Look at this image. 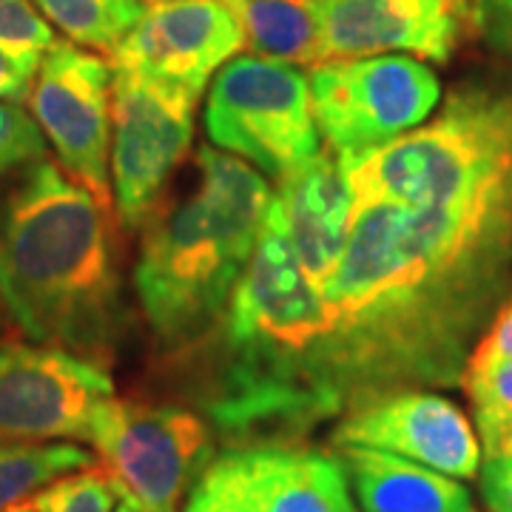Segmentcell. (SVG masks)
<instances>
[{
  "mask_svg": "<svg viewBox=\"0 0 512 512\" xmlns=\"http://www.w3.org/2000/svg\"><path fill=\"white\" fill-rule=\"evenodd\" d=\"M214 330H220L222 356L200 402L222 436L242 447L288 444L328 419L313 365L330 313L293 251L276 194L254 256Z\"/></svg>",
  "mask_w": 512,
  "mask_h": 512,
  "instance_id": "3",
  "label": "cell"
},
{
  "mask_svg": "<svg viewBox=\"0 0 512 512\" xmlns=\"http://www.w3.org/2000/svg\"><path fill=\"white\" fill-rule=\"evenodd\" d=\"M111 100L114 66L92 49L57 40L37 66L32 117L66 174L106 205L111 200Z\"/></svg>",
  "mask_w": 512,
  "mask_h": 512,
  "instance_id": "9",
  "label": "cell"
},
{
  "mask_svg": "<svg viewBox=\"0 0 512 512\" xmlns=\"http://www.w3.org/2000/svg\"><path fill=\"white\" fill-rule=\"evenodd\" d=\"M322 60L410 55L450 63L473 32V0H316Z\"/></svg>",
  "mask_w": 512,
  "mask_h": 512,
  "instance_id": "13",
  "label": "cell"
},
{
  "mask_svg": "<svg viewBox=\"0 0 512 512\" xmlns=\"http://www.w3.org/2000/svg\"><path fill=\"white\" fill-rule=\"evenodd\" d=\"M117 512H140L134 504H128V501H120V507H117Z\"/></svg>",
  "mask_w": 512,
  "mask_h": 512,
  "instance_id": "30",
  "label": "cell"
},
{
  "mask_svg": "<svg viewBox=\"0 0 512 512\" xmlns=\"http://www.w3.org/2000/svg\"><path fill=\"white\" fill-rule=\"evenodd\" d=\"M276 200L305 274L322 288L348 245L353 220L348 168L330 148H319L308 163L279 180Z\"/></svg>",
  "mask_w": 512,
  "mask_h": 512,
  "instance_id": "14",
  "label": "cell"
},
{
  "mask_svg": "<svg viewBox=\"0 0 512 512\" xmlns=\"http://www.w3.org/2000/svg\"><path fill=\"white\" fill-rule=\"evenodd\" d=\"M32 3L72 43L109 55L146 12V3L140 0H32Z\"/></svg>",
  "mask_w": 512,
  "mask_h": 512,
  "instance_id": "19",
  "label": "cell"
},
{
  "mask_svg": "<svg viewBox=\"0 0 512 512\" xmlns=\"http://www.w3.org/2000/svg\"><path fill=\"white\" fill-rule=\"evenodd\" d=\"M0 328H3V319H0Z\"/></svg>",
  "mask_w": 512,
  "mask_h": 512,
  "instance_id": "32",
  "label": "cell"
},
{
  "mask_svg": "<svg viewBox=\"0 0 512 512\" xmlns=\"http://www.w3.org/2000/svg\"><path fill=\"white\" fill-rule=\"evenodd\" d=\"M461 384L473 404V421L484 456H504L512 444V362L493 373L461 379Z\"/></svg>",
  "mask_w": 512,
  "mask_h": 512,
  "instance_id": "20",
  "label": "cell"
},
{
  "mask_svg": "<svg viewBox=\"0 0 512 512\" xmlns=\"http://www.w3.org/2000/svg\"><path fill=\"white\" fill-rule=\"evenodd\" d=\"M35 74V69H26L23 63L0 52V100H9V103L26 100L32 92Z\"/></svg>",
  "mask_w": 512,
  "mask_h": 512,
  "instance_id": "28",
  "label": "cell"
},
{
  "mask_svg": "<svg viewBox=\"0 0 512 512\" xmlns=\"http://www.w3.org/2000/svg\"><path fill=\"white\" fill-rule=\"evenodd\" d=\"M274 191L228 151L194 154V185L163 197L143 222L134 291L163 348L197 345L217 328L256 251Z\"/></svg>",
  "mask_w": 512,
  "mask_h": 512,
  "instance_id": "4",
  "label": "cell"
},
{
  "mask_svg": "<svg viewBox=\"0 0 512 512\" xmlns=\"http://www.w3.org/2000/svg\"><path fill=\"white\" fill-rule=\"evenodd\" d=\"M117 501H123L120 490L100 464L57 478L32 495L37 512H117Z\"/></svg>",
  "mask_w": 512,
  "mask_h": 512,
  "instance_id": "21",
  "label": "cell"
},
{
  "mask_svg": "<svg viewBox=\"0 0 512 512\" xmlns=\"http://www.w3.org/2000/svg\"><path fill=\"white\" fill-rule=\"evenodd\" d=\"M336 456L362 512H476L470 490L439 470L353 444H342Z\"/></svg>",
  "mask_w": 512,
  "mask_h": 512,
  "instance_id": "16",
  "label": "cell"
},
{
  "mask_svg": "<svg viewBox=\"0 0 512 512\" xmlns=\"http://www.w3.org/2000/svg\"><path fill=\"white\" fill-rule=\"evenodd\" d=\"M0 305L29 342L103 365L126 333L111 208L46 157L0 205Z\"/></svg>",
  "mask_w": 512,
  "mask_h": 512,
  "instance_id": "2",
  "label": "cell"
},
{
  "mask_svg": "<svg viewBox=\"0 0 512 512\" xmlns=\"http://www.w3.org/2000/svg\"><path fill=\"white\" fill-rule=\"evenodd\" d=\"M55 43V26L40 15V9L32 0H0V52L3 55L37 72L43 55Z\"/></svg>",
  "mask_w": 512,
  "mask_h": 512,
  "instance_id": "23",
  "label": "cell"
},
{
  "mask_svg": "<svg viewBox=\"0 0 512 512\" xmlns=\"http://www.w3.org/2000/svg\"><path fill=\"white\" fill-rule=\"evenodd\" d=\"M6 512H37V510L32 507V501H23V504H15V507H9Z\"/></svg>",
  "mask_w": 512,
  "mask_h": 512,
  "instance_id": "29",
  "label": "cell"
},
{
  "mask_svg": "<svg viewBox=\"0 0 512 512\" xmlns=\"http://www.w3.org/2000/svg\"><path fill=\"white\" fill-rule=\"evenodd\" d=\"M46 137L35 117L18 103H0V177L18 165L43 160Z\"/></svg>",
  "mask_w": 512,
  "mask_h": 512,
  "instance_id": "24",
  "label": "cell"
},
{
  "mask_svg": "<svg viewBox=\"0 0 512 512\" xmlns=\"http://www.w3.org/2000/svg\"><path fill=\"white\" fill-rule=\"evenodd\" d=\"M234 453L262 512H359L339 456L293 444Z\"/></svg>",
  "mask_w": 512,
  "mask_h": 512,
  "instance_id": "15",
  "label": "cell"
},
{
  "mask_svg": "<svg viewBox=\"0 0 512 512\" xmlns=\"http://www.w3.org/2000/svg\"><path fill=\"white\" fill-rule=\"evenodd\" d=\"M242 46V26L225 0H163L146 6L137 26L111 52V66L177 86L200 100Z\"/></svg>",
  "mask_w": 512,
  "mask_h": 512,
  "instance_id": "12",
  "label": "cell"
},
{
  "mask_svg": "<svg viewBox=\"0 0 512 512\" xmlns=\"http://www.w3.org/2000/svg\"><path fill=\"white\" fill-rule=\"evenodd\" d=\"M197 97L114 69L111 200L128 231L143 228L194 140Z\"/></svg>",
  "mask_w": 512,
  "mask_h": 512,
  "instance_id": "8",
  "label": "cell"
},
{
  "mask_svg": "<svg viewBox=\"0 0 512 512\" xmlns=\"http://www.w3.org/2000/svg\"><path fill=\"white\" fill-rule=\"evenodd\" d=\"M183 512H262L234 450L205 467L185 498Z\"/></svg>",
  "mask_w": 512,
  "mask_h": 512,
  "instance_id": "22",
  "label": "cell"
},
{
  "mask_svg": "<svg viewBox=\"0 0 512 512\" xmlns=\"http://www.w3.org/2000/svg\"><path fill=\"white\" fill-rule=\"evenodd\" d=\"M512 288V168L399 205H353L319 288L330 330L316 393L330 416L399 387L461 384L478 330Z\"/></svg>",
  "mask_w": 512,
  "mask_h": 512,
  "instance_id": "1",
  "label": "cell"
},
{
  "mask_svg": "<svg viewBox=\"0 0 512 512\" xmlns=\"http://www.w3.org/2000/svg\"><path fill=\"white\" fill-rule=\"evenodd\" d=\"M140 3H146V6H154V3H163V0H140Z\"/></svg>",
  "mask_w": 512,
  "mask_h": 512,
  "instance_id": "31",
  "label": "cell"
},
{
  "mask_svg": "<svg viewBox=\"0 0 512 512\" xmlns=\"http://www.w3.org/2000/svg\"><path fill=\"white\" fill-rule=\"evenodd\" d=\"M333 441L384 450L458 481L476 478L484 458L470 416L430 387H399L353 404Z\"/></svg>",
  "mask_w": 512,
  "mask_h": 512,
  "instance_id": "11",
  "label": "cell"
},
{
  "mask_svg": "<svg viewBox=\"0 0 512 512\" xmlns=\"http://www.w3.org/2000/svg\"><path fill=\"white\" fill-rule=\"evenodd\" d=\"M202 126L211 146L276 183L322 148L308 74L271 57L228 60L208 86Z\"/></svg>",
  "mask_w": 512,
  "mask_h": 512,
  "instance_id": "5",
  "label": "cell"
},
{
  "mask_svg": "<svg viewBox=\"0 0 512 512\" xmlns=\"http://www.w3.org/2000/svg\"><path fill=\"white\" fill-rule=\"evenodd\" d=\"M510 362H512V296L493 313V319L487 322L484 333L476 339V345H473L470 356H467V365H464V376H461V379L493 373V370L510 365Z\"/></svg>",
  "mask_w": 512,
  "mask_h": 512,
  "instance_id": "25",
  "label": "cell"
},
{
  "mask_svg": "<svg viewBox=\"0 0 512 512\" xmlns=\"http://www.w3.org/2000/svg\"><path fill=\"white\" fill-rule=\"evenodd\" d=\"M470 26L490 52L512 60V0H473Z\"/></svg>",
  "mask_w": 512,
  "mask_h": 512,
  "instance_id": "26",
  "label": "cell"
},
{
  "mask_svg": "<svg viewBox=\"0 0 512 512\" xmlns=\"http://www.w3.org/2000/svg\"><path fill=\"white\" fill-rule=\"evenodd\" d=\"M114 396L109 367L52 345H0V441H89Z\"/></svg>",
  "mask_w": 512,
  "mask_h": 512,
  "instance_id": "10",
  "label": "cell"
},
{
  "mask_svg": "<svg viewBox=\"0 0 512 512\" xmlns=\"http://www.w3.org/2000/svg\"><path fill=\"white\" fill-rule=\"evenodd\" d=\"M237 15L251 55L291 66L322 63V29L316 0H225Z\"/></svg>",
  "mask_w": 512,
  "mask_h": 512,
  "instance_id": "17",
  "label": "cell"
},
{
  "mask_svg": "<svg viewBox=\"0 0 512 512\" xmlns=\"http://www.w3.org/2000/svg\"><path fill=\"white\" fill-rule=\"evenodd\" d=\"M94 464V453L66 441H0V512Z\"/></svg>",
  "mask_w": 512,
  "mask_h": 512,
  "instance_id": "18",
  "label": "cell"
},
{
  "mask_svg": "<svg viewBox=\"0 0 512 512\" xmlns=\"http://www.w3.org/2000/svg\"><path fill=\"white\" fill-rule=\"evenodd\" d=\"M89 441L120 498L140 512H177L214 461V430L180 404L106 399L94 410Z\"/></svg>",
  "mask_w": 512,
  "mask_h": 512,
  "instance_id": "7",
  "label": "cell"
},
{
  "mask_svg": "<svg viewBox=\"0 0 512 512\" xmlns=\"http://www.w3.org/2000/svg\"><path fill=\"white\" fill-rule=\"evenodd\" d=\"M481 498L490 512H512V456L487 458L478 473Z\"/></svg>",
  "mask_w": 512,
  "mask_h": 512,
  "instance_id": "27",
  "label": "cell"
},
{
  "mask_svg": "<svg viewBox=\"0 0 512 512\" xmlns=\"http://www.w3.org/2000/svg\"><path fill=\"white\" fill-rule=\"evenodd\" d=\"M308 80L319 134L345 165L427 123L444 97L433 66L410 55L322 60Z\"/></svg>",
  "mask_w": 512,
  "mask_h": 512,
  "instance_id": "6",
  "label": "cell"
}]
</instances>
